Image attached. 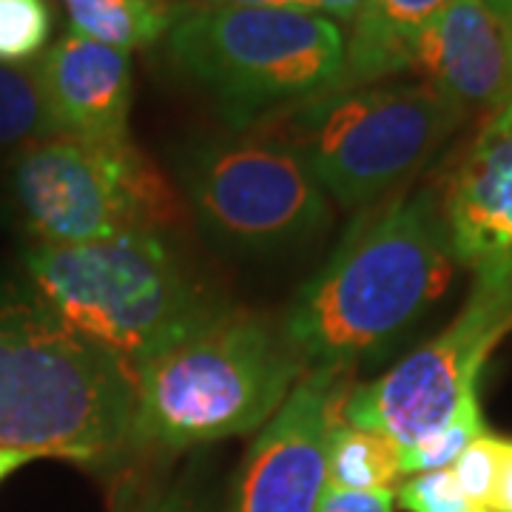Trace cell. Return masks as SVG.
<instances>
[{"mask_svg": "<svg viewBox=\"0 0 512 512\" xmlns=\"http://www.w3.org/2000/svg\"><path fill=\"white\" fill-rule=\"evenodd\" d=\"M456 268L433 188L367 208L325 268L299 291L282 328L308 367L350 370L390 348L447 291Z\"/></svg>", "mask_w": 512, "mask_h": 512, "instance_id": "1", "label": "cell"}, {"mask_svg": "<svg viewBox=\"0 0 512 512\" xmlns=\"http://www.w3.org/2000/svg\"><path fill=\"white\" fill-rule=\"evenodd\" d=\"M308 370L282 322L220 311L177 345L137 365L126 456H174L251 433L274 416Z\"/></svg>", "mask_w": 512, "mask_h": 512, "instance_id": "2", "label": "cell"}, {"mask_svg": "<svg viewBox=\"0 0 512 512\" xmlns=\"http://www.w3.org/2000/svg\"><path fill=\"white\" fill-rule=\"evenodd\" d=\"M137 367L37 302L0 305V447L80 464L126 458Z\"/></svg>", "mask_w": 512, "mask_h": 512, "instance_id": "3", "label": "cell"}, {"mask_svg": "<svg viewBox=\"0 0 512 512\" xmlns=\"http://www.w3.org/2000/svg\"><path fill=\"white\" fill-rule=\"evenodd\" d=\"M26 271L40 308L134 367L222 311L163 234L134 231L80 245H35L26 254Z\"/></svg>", "mask_w": 512, "mask_h": 512, "instance_id": "4", "label": "cell"}, {"mask_svg": "<svg viewBox=\"0 0 512 512\" xmlns=\"http://www.w3.org/2000/svg\"><path fill=\"white\" fill-rule=\"evenodd\" d=\"M174 66L220 103L237 131L333 92L342 29L299 9H188L165 35Z\"/></svg>", "mask_w": 512, "mask_h": 512, "instance_id": "5", "label": "cell"}, {"mask_svg": "<svg viewBox=\"0 0 512 512\" xmlns=\"http://www.w3.org/2000/svg\"><path fill=\"white\" fill-rule=\"evenodd\" d=\"M464 117L467 111L424 80L313 97L268 117L265 134L291 146L325 194L362 208L410 180Z\"/></svg>", "mask_w": 512, "mask_h": 512, "instance_id": "6", "label": "cell"}, {"mask_svg": "<svg viewBox=\"0 0 512 512\" xmlns=\"http://www.w3.org/2000/svg\"><path fill=\"white\" fill-rule=\"evenodd\" d=\"M12 191L37 245H80L183 225L185 202L134 143L55 134L26 146Z\"/></svg>", "mask_w": 512, "mask_h": 512, "instance_id": "7", "label": "cell"}, {"mask_svg": "<svg viewBox=\"0 0 512 512\" xmlns=\"http://www.w3.org/2000/svg\"><path fill=\"white\" fill-rule=\"evenodd\" d=\"M177 174L191 214L222 248L282 251L330 225L328 194L308 163L262 128L188 143Z\"/></svg>", "mask_w": 512, "mask_h": 512, "instance_id": "8", "label": "cell"}, {"mask_svg": "<svg viewBox=\"0 0 512 512\" xmlns=\"http://www.w3.org/2000/svg\"><path fill=\"white\" fill-rule=\"evenodd\" d=\"M512 333V259L478 268L458 316L427 345L376 382L350 384L339 416L410 447L453 416L458 399L478 390L493 350Z\"/></svg>", "mask_w": 512, "mask_h": 512, "instance_id": "9", "label": "cell"}, {"mask_svg": "<svg viewBox=\"0 0 512 512\" xmlns=\"http://www.w3.org/2000/svg\"><path fill=\"white\" fill-rule=\"evenodd\" d=\"M348 370L308 367L239 464L225 512H316L328 490V436Z\"/></svg>", "mask_w": 512, "mask_h": 512, "instance_id": "10", "label": "cell"}, {"mask_svg": "<svg viewBox=\"0 0 512 512\" xmlns=\"http://www.w3.org/2000/svg\"><path fill=\"white\" fill-rule=\"evenodd\" d=\"M441 214L458 265L512 259V97L487 114L453 168Z\"/></svg>", "mask_w": 512, "mask_h": 512, "instance_id": "11", "label": "cell"}, {"mask_svg": "<svg viewBox=\"0 0 512 512\" xmlns=\"http://www.w3.org/2000/svg\"><path fill=\"white\" fill-rule=\"evenodd\" d=\"M413 69L464 111L512 97V29L484 0H453L421 32Z\"/></svg>", "mask_w": 512, "mask_h": 512, "instance_id": "12", "label": "cell"}, {"mask_svg": "<svg viewBox=\"0 0 512 512\" xmlns=\"http://www.w3.org/2000/svg\"><path fill=\"white\" fill-rule=\"evenodd\" d=\"M37 83L55 134L126 140L131 57L89 37H60L37 63Z\"/></svg>", "mask_w": 512, "mask_h": 512, "instance_id": "13", "label": "cell"}, {"mask_svg": "<svg viewBox=\"0 0 512 512\" xmlns=\"http://www.w3.org/2000/svg\"><path fill=\"white\" fill-rule=\"evenodd\" d=\"M450 3L453 0H367L353 20L333 92L376 86L384 77L410 72L421 32Z\"/></svg>", "mask_w": 512, "mask_h": 512, "instance_id": "14", "label": "cell"}, {"mask_svg": "<svg viewBox=\"0 0 512 512\" xmlns=\"http://www.w3.org/2000/svg\"><path fill=\"white\" fill-rule=\"evenodd\" d=\"M72 35L120 52L143 49L168 35L177 9L148 0H66Z\"/></svg>", "mask_w": 512, "mask_h": 512, "instance_id": "15", "label": "cell"}, {"mask_svg": "<svg viewBox=\"0 0 512 512\" xmlns=\"http://www.w3.org/2000/svg\"><path fill=\"white\" fill-rule=\"evenodd\" d=\"M402 444L376 433L353 427L342 416L328 436V484L345 490H396L404 478Z\"/></svg>", "mask_w": 512, "mask_h": 512, "instance_id": "16", "label": "cell"}, {"mask_svg": "<svg viewBox=\"0 0 512 512\" xmlns=\"http://www.w3.org/2000/svg\"><path fill=\"white\" fill-rule=\"evenodd\" d=\"M55 137L35 69L0 63V151Z\"/></svg>", "mask_w": 512, "mask_h": 512, "instance_id": "17", "label": "cell"}, {"mask_svg": "<svg viewBox=\"0 0 512 512\" xmlns=\"http://www.w3.org/2000/svg\"><path fill=\"white\" fill-rule=\"evenodd\" d=\"M484 433H487V427H484L481 404H478V390H470L458 399L453 416L444 421L439 430L404 447V476H419V473H433V470L450 467Z\"/></svg>", "mask_w": 512, "mask_h": 512, "instance_id": "18", "label": "cell"}, {"mask_svg": "<svg viewBox=\"0 0 512 512\" xmlns=\"http://www.w3.org/2000/svg\"><path fill=\"white\" fill-rule=\"evenodd\" d=\"M52 26L49 0H0V63L18 66L43 55Z\"/></svg>", "mask_w": 512, "mask_h": 512, "instance_id": "19", "label": "cell"}, {"mask_svg": "<svg viewBox=\"0 0 512 512\" xmlns=\"http://www.w3.org/2000/svg\"><path fill=\"white\" fill-rule=\"evenodd\" d=\"M504 441L507 439L484 433L450 464L458 490L484 510H490V504H493L495 481H498L501 456H504Z\"/></svg>", "mask_w": 512, "mask_h": 512, "instance_id": "20", "label": "cell"}, {"mask_svg": "<svg viewBox=\"0 0 512 512\" xmlns=\"http://www.w3.org/2000/svg\"><path fill=\"white\" fill-rule=\"evenodd\" d=\"M396 501L407 512H490L458 490L450 467L407 478L396 490Z\"/></svg>", "mask_w": 512, "mask_h": 512, "instance_id": "21", "label": "cell"}, {"mask_svg": "<svg viewBox=\"0 0 512 512\" xmlns=\"http://www.w3.org/2000/svg\"><path fill=\"white\" fill-rule=\"evenodd\" d=\"M114 512H205L197 467H188L177 481H168L148 493L134 495L131 490H120V504H114Z\"/></svg>", "mask_w": 512, "mask_h": 512, "instance_id": "22", "label": "cell"}, {"mask_svg": "<svg viewBox=\"0 0 512 512\" xmlns=\"http://www.w3.org/2000/svg\"><path fill=\"white\" fill-rule=\"evenodd\" d=\"M396 490H345L330 487L319 501L316 512H393Z\"/></svg>", "mask_w": 512, "mask_h": 512, "instance_id": "23", "label": "cell"}, {"mask_svg": "<svg viewBox=\"0 0 512 512\" xmlns=\"http://www.w3.org/2000/svg\"><path fill=\"white\" fill-rule=\"evenodd\" d=\"M177 9H299L313 12L311 0H177Z\"/></svg>", "mask_w": 512, "mask_h": 512, "instance_id": "24", "label": "cell"}, {"mask_svg": "<svg viewBox=\"0 0 512 512\" xmlns=\"http://www.w3.org/2000/svg\"><path fill=\"white\" fill-rule=\"evenodd\" d=\"M490 510L512 512V439L504 441V456H501V470H498Z\"/></svg>", "mask_w": 512, "mask_h": 512, "instance_id": "25", "label": "cell"}, {"mask_svg": "<svg viewBox=\"0 0 512 512\" xmlns=\"http://www.w3.org/2000/svg\"><path fill=\"white\" fill-rule=\"evenodd\" d=\"M367 0H311V9L316 15H325L328 20H333L336 26L339 23H350L359 18V12L365 9Z\"/></svg>", "mask_w": 512, "mask_h": 512, "instance_id": "26", "label": "cell"}, {"mask_svg": "<svg viewBox=\"0 0 512 512\" xmlns=\"http://www.w3.org/2000/svg\"><path fill=\"white\" fill-rule=\"evenodd\" d=\"M35 453H26V450H12V447H0V481H6V478L12 476V473H18L23 464H29V461H35Z\"/></svg>", "mask_w": 512, "mask_h": 512, "instance_id": "27", "label": "cell"}, {"mask_svg": "<svg viewBox=\"0 0 512 512\" xmlns=\"http://www.w3.org/2000/svg\"><path fill=\"white\" fill-rule=\"evenodd\" d=\"M484 3H487L495 15H498V18L504 20V23L512 29V0H484Z\"/></svg>", "mask_w": 512, "mask_h": 512, "instance_id": "28", "label": "cell"}, {"mask_svg": "<svg viewBox=\"0 0 512 512\" xmlns=\"http://www.w3.org/2000/svg\"><path fill=\"white\" fill-rule=\"evenodd\" d=\"M148 3H163V6H171V9H177V0H148ZM180 12V9H177Z\"/></svg>", "mask_w": 512, "mask_h": 512, "instance_id": "29", "label": "cell"}]
</instances>
